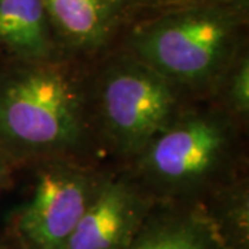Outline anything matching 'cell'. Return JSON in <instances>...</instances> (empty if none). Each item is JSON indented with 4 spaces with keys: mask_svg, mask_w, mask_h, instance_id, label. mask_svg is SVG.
I'll list each match as a JSON object with an SVG mask.
<instances>
[{
    "mask_svg": "<svg viewBox=\"0 0 249 249\" xmlns=\"http://www.w3.org/2000/svg\"><path fill=\"white\" fill-rule=\"evenodd\" d=\"M73 60L16 61L0 75V152L11 163L78 158L94 137L90 85Z\"/></svg>",
    "mask_w": 249,
    "mask_h": 249,
    "instance_id": "6da1fadb",
    "label": "cell"
},
{
    "mask_svg": "<svg viewBox=\"0 0 249 249\" xmlns=\"http://www.w3.org/2000/svg\"><path fill=\"white\" fill-rule=\"evenodd\" d=\"M180 0H134L136 7H163Z\"/></svg>",
    "mask_w": 249,
    "mask_h": 249,
    "instance_id": "4fadbf2b",
    "label": "cell"
},
{
    "mask_svg": "<svg viewBox=\"0 0 249 249\" xmlns=\"http://www.w3.org/2000/svg\"><path fill=\"white\" fill-rule=\"evenodd\" d=\"M184 94L127 50L109 55L90 85L94 132L133 160L184 107Z\"/></svg>",
    "mask_w": 249,
    "mask_h": 249,
    "instance_id": "277c9868",
    "label": "cell"
},
{
    "mask_svg": "<svg viewBox=\"0 0 249 249\" xmlns=\"http://www.w3.org/2000/svg\"><path fill=\"white\" fill-rule=\"evenodd\" d=\"M0 249H11V248L7 247V245H4V244H0Z\"/></svg>",
    "mask_w": 249,
    "mask_h": 249,
    "instance_id": "9a60e30c",
    "label": "cell"
},
{
    "mask_svg": "<svg viewBox=\"0 0 249 249\" xmlns=\"http://www.w3.org/2000/svg\"><path fill=\"white\" fill-rule=\"evenodd\" d=\"M136 22L124 50L150 65L184 96H213L245 47L248 7L180 0Z\"/></svg>",
    "mask_w": 249,
    "mask_h": 249,
    "instance_id": "7a4b0ae2",
    "label": "cell"
},
{
    "mask_svg": "<svg viewBox=\"0 0 249 249\" xmlns=\"http://www.w3.org/2000/svg\"><path fill=\"white\" fill-rule=\"evenodd\" d=\"M64 53L90 57L111 45L136 9L134 0H43Z\"/></svg>",
    "mask_w": 249,
    "mask_h": 249,
    "instance_id": "52a82bcc",
    "label": "cell"
},
{
    "mask_svg": "<svg viewBox=\"0 0 249 249\" xmlns=\"http://www.w3.org/2000/svg\"><path fill=\"white\" fill-rule=\"evenodd\" d=\"M104 175L76 158L39 162L31 196L13 216L17 249H64Z\"/></svg>",
    "mask_w": 249,
    "mask_h": 249,
    "instance_id": "5b68a950",
    "label": "cell"
},
{
    "mask_svg": "<svg viewBox=\"0 0 249 249\" xmlns=\"http://www.w3.org/2000/svg\"><path fill=\"white\" fill-rule=\"evenodd\" d=\"M212 97L217 106L226 109L237 121H247L249 116V55L244 47L224 72Z\"/></svg>",
    "mask_w": 249,
    "mask_h": 249,
    "instance_id": "8fae6325",
    "label": "cell"
},
{
    "mask_svg": "<svg viewBox=\"0 0 249 249\" xmlns=\"http://www.w3.org/2000/svg\"><path fill=\"white\" fill-rule=\"evenodd\" d=\"M155 204L132 173L104 175L64 249H124Z\"/></svg>",
    "mask_w": 249,
    "mask_h": 249,
    "instance_id": "8992f818",
    "label": "cell"
},
{
    "mask_svg": "<svg viewBox=\"0 0 249 249\" xmlns=\"http://www.w3.org/2000/svg\"><path fill=\"white\" fill-rule=\"evenodd\" d=\"M11 162L0 152V193L9 186L10 173H11Z\"/></svg>",
    "mask_w": 249,
    "mask_h": 249,
    "instance_id": "7c38bea8",
    "label": "cell"
},
{
    "mask_svg": "<svg viewBox=\"0 0 249 249\" xmlns=\"http://www.w3.org/2000/svg\"><path fill=\"white\" fill-rule=\"evenodd\" d=\"M224 249H249V191L244 178H231L199 201Z\"/></svg>",
    "mask_w": 249,
    "mask_h": 249,
    "instance_id": "30bf717a",
    "label": "cell"
},
{
    "mask_svg": "<svg viewBox=\"0 0 249 249\" xmlns=\"http://www.w3.org/2000/svg\"><path fill=\"white\" fill-rule=\"evenodd\" d=\"M124 249H224L199 202H157Z\"/></svg>",
    "mask_w": 249,
    "mask_h": 249,
    "instance_id": "ba28073f",
    "label": "cell"
},
{
    "mask_svg": "<svg viewBox=\"0 0 249 249\" xmlns=\"http://www.w3.org/2000/svg\"><path fill=\"white\" fill-rule=\"evenodd\" d=\"M237 124L217 104L184 106L132 160V176L157 202H199L232 178Z\"/></svg>",
    "mask_w": 249,
    "mask_h": 249,
    "instance_id": "3957f363",
    "label": "cell"
},
{
    "mask_svg": "<svg viewBox=\"0 0 249 249\" xmlns=\"http://www.w3.org/2000/svg\"><path fill=\"white\" fill-rule=\"evenodd\" d=\"M0 46L16 61H53L68 57L43 0H0Z\"/></svg>",
    "mask_w": 249,
    "mask_h": 249,
    "instance_id": "9c48e42d",
    "label": "cell"
},
{
    "mask_svg": "<svg viewBox=\"0 0 249 249\" xmlns=\"http://www.w3.org/2000/svg\"><path fill=\"white\" fill-rule=\"evenodd\" d=\"M204 1H212V3H220V4H230V6H241L248 7L249 0H204Z\"/></svg>",
    "mask_w": 249,
    "mask_h": 249,
    "instance_id": "5bb4252c",
    "label": "cell"
}]
</instances>
